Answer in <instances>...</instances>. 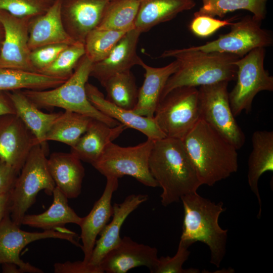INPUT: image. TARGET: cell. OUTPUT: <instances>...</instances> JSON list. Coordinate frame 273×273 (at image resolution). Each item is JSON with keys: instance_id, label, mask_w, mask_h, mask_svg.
I'll return each mask as SVG.
<instances>
[{"instance_id": "2e32d148", "label": "cell", "mask_w": 273, "mask_h": 273, "mask_svg": "<svg viewBox=\"0 0 273 273\" xmlns=\"http://www.w3.org/2000/svg\"><path fill=\"white\" fill-rule=\"evenodd\" d=\"M112 0H67L62 4L65 30L75 41L84 43L88 34L96 28Z\"/></svg>"}, {"instance_id": "484cf974", "label": "cell", "mask_w": 273, "mask_h": 273, "mask_svg": "<svg viewBox=\"0 0 273 273\" xmlns=\"http://www.w3.org/2000/svg\"><path fill=\"white\" fill-rule=\"evenodd\" d=\"M7 94L15 108V114L31 131L37 143L48 151L47 134L61 112H43L21 90Z\"/></svg>"}, {"instance_id": "f35d334b", "label": "cell", "mask_w": 273, "mask_h": 273, "mask_svg": "<svg viewBox=\"0 0 273 273\" xmlns=\"http://www.w3.org/2000/svg\"><path fill=\"white\" fill-rule=\"evenodd\" d=\"M68 46L69 45L50 44L31 51L30 60L36 71L39 72L50 65Z\"/></svg>"}, {"instance_id": "74e56055", "label": "cell", "mask_w": 273, "mask_h": 273, "mask_svg": "<svg viewBox=\"0 0 273 273\" xmlns=\"http://www.w3.org/2000/svg\"><path fill=\"white\" fill-rule=\"evenodd\" d=\"M234 21V18L226 20H220L207 16L194 17L189 28L195 35L205 38L212 35L220 28L230 26Z\"/></svg>"}, {"instance_id": "603a6c76", "label": "cell", "mask_w": 273, "mask_h": 273, "mask_svg": "<svg viewBox=\"0 0 273 273\" xmlns=\"http://www.w3.org/2000/svg\"><path fill=\"white\" fill-rule=\"evenodd\" d=\"M47 163L56 187L68 199L77 198L85 175L81 161L71 152H54L48 158Z\"/></svg>"}, {"instance_id": "cb8c5ba5", "label": "cell", "mask_w": 273, "mask_h": 273, "mask_svg": "<svg viewBox=\"0 0 273 273\" xmlns=\"http://www.w3.org/2000/svg\"><path fill=\"white\" fill-rule=\"evenodd\" d=\"M127 127L122 124L110 127L98 119L92 118L85 132L71 147L70 152L81 161L94 164L106 146Z\"/></svg>"}, {"instance_id": "d4e9b609", "label": "cell", "mask_w": 273, "mask_h": 273, "mask_svg": "<svg viewBox=\"0 0 273 273\" xmlns=\"http://www.w3.org/2000/svg\"><path fill=\"white\" fill-rule=\"evenodd\" d=\"M252 150L249 155L248 166V183L256 196L259 204L258 218L261 213V200L258 189L261 175L273 171V131L257 130L252 136Z\"/></svg>"}, {"instance_id": "7a4b0ae2", "label": "cell", "mask_w": 273, "mask_h": 273, "mask_svg": "<svg viewBox=\"0 0 273 273\" xmlns=\"http://www.w3.org/2000/svg\"><path fill=\"white\" fill-rule=\"evenodd\" d=\"M181 141L202 185L213 186L238 170L237 149L203 119Z\"/></svg>"}, {"instance_id": "277c9868", "label": "cell", "mask_w": 273, "mask_h": 273, "mask_svg": "<svg viewBox=\"0 0 273 273\" xmlns=\"http://www.w3.org/2000/svg\"><path fill=\"white\" fill-rule=\"evenodd\" d=\"M184 217L180 241L190 247L196 242L205 244L209 248L211 264L219 267L226 249L228 230L218 223L223 203H217L202 197L197 192L183 196Z\"/></svg>"}, {"instance_id": "f546056e", "label": "cell", "mask_w": 273, "mask_h": 273, "mask_svg": "<svg viewBox=\"0 0 273 273\" xmlns=\"http://www.w3.org/2000/svg\"><path fill=\"white\" fill-rule=\"evenodd\" d=\"M140 0H112L96 28L127 32L135 28Z\"/></svg>"}, {"instance_id": "ab89813d", "label": "cell", "mask_w": 273, "mask_h": 273, "mask_svg": "<svg viewBox=\"0 0 273 273\" xmlns=\"http://www.w3.org/2000/svg\"><path fill=\"white\" fill-rule=\"evenodd\" d=\"M55 273H103L100 266H95L82 261L57 262L54 264Z\"/></svg>"}, {"instance_id": "ba28073f", "label": "cell", "mask_w": 273, "mask_h": 273, "mask_svg": "<svg viewBox=\"0 0 273 273\" xmlns=\"http://www.w3.org/2000/svg\"><path fill=\"white\" fill-rule=\"evenodd\" d=\"M153 142L148 139L138 145L127 147L110 142L92 165L106 178L118 179L129 175L146 186L159 187L149 168Z\"/></svg>"}, {"instance_id": "9a60e30c", "label": "cell", "mask_w": 273, "mask_h": 273, "mask_svg": "<svg viewBox=\"0 0 273 273\" xmlns=\"http://www.w3.org/2000/svg\"><path fill=\"white\" fill-rule=\"evenodd\" d=\"M158 258L156 247L139 243L125 236L106 254L100 266L104 272L107 273H125L142 266L148 267L151 272Z\"/></svg>"}, {"instance_id": "ffe728a7", "label": "cell", "mask_w": 273, "mask_h": 273, "mask_svg": "<svg viewBox=\"0 0 273 273\" xmlns=\"http://www.w3.org/2000/svg\"><path fill=\"white\" fill-rule=\"evenodd\" d=\"M141 34L135 28L126 32L105 59L93 64L90 76L101 83L112 75L138 65L141 58L136 49Z\"/></svg>"}, {"instance_id": "52a82bcc", "label": "cell", "mask_w": 273, "mask_h": 273, "mask_svg": "<svg viewBox=\"0 0 273 273\" xmlns=\"http://www.w3.org/2000/svg\"><path fill=\"white\" fill-rule=\"evenodd\" d=\"M154 119L166 137L183 140L201 119L196 87L182 86L161 98Z\"/></svg>"}, {"instance_id": "6da1fadb", "label": "cell", "mask_w": 273, "mask_h": 273, "mask_svg": "<svg viewBox=\"0 0 273 273\" xmlns=\"http://www.w3.org/2000/svg\"><path fill=\"white\" fill-rule=\"evenodd\" d=\"M150 172L162 188V205L178 202L187 194L196 193L202 185L183 142L165 137L154 140L149 159Z\"/></svg>"}, {"instance_id": "d6a6232c", "label": "cell", "mask_w": 273, "mask_h": 273, "mask_svg": "<svg viewBox=\"0 0 273 273\" xmlns=\"http://www.w3.org/2000/svg\"><path fill=\"white\" fill-rule=\"evenodd\" d=\"M268 0H202V6L194 14V17L207 16L223 18L229 12L244 10L252 17L262 22L266 17Z\"/></svg>"}, {"instance_id": "60d3db41", "label": "cell", "mask_w": 273, "mask_h": 273, "mask_svg": "<svg viewBox=\"0 0 273 273\" xmlns=\"http://www.w3.org/2000/svg\"><path fill=\"white\" fill-rule=\"evenodd\" d=\"M18 174L13 167L0 159V193L11 191Z\"/></svg>"}, {"instance_id": "ee69618b", "label": "cell", "mask_w": 273, "mask_h": 273, "mask_svg": "<svg viewBox=\"0 0 273 273\" xmlns=\"http://www.w3.org/2000/svg\"><path fill=\"white\" fill-rule=\"evenodd\" d=\"M1 266L2 272L4 273H23L20 268L13 263H4Z\"/></svg>"}, {"instance_id": "4316f807", "label": "cell", "mask_w": 273, "mask_h": 273, "mask_svg": "<svg viewBox=\"0 0 273 273\" xmlns=\"http://www.w3.org/2000/svg\"><path fill=\"white\" fill-rule=\"evenodd\" d=\"M194 0H140L135 28L141 33L195 7Z\"/></svg>"}, {"instance_id": "44dd1931", "label": "cell", "mask_w": 273, "mask_h": 273, "mask_svg": "<svg viewBox=\"0 0 273 273\" xmlns=\"http://www.w3.org/2000/svg\"><path fill=\"white\" fill-rule=\"evenodd\" d=\"M149 199L147 194H131L120 203H114L112 219L107 224L96 240L88 263L95 266L100 264L104 256L120 241L121 226L128 215L141 204Z\"/></svg>"}, {"instance_id": "4dcf8cb0", "label": "cell", "mask_w": 273, "mask_h": 273, "mask_svg": "<svg viewBox=\"0 0 273 273\" xmlns=\"http://www.w3.org/2000/svg\"><path fill=\"white\" fill-rule=\"evenodd\" d=\"M92 118L70 111L61 112L46 135V141L64 143L72 147L86 131Z\"/></svg>"}, {"instance_id": "8fae6325", "label": "cell", "mask_w": 273, "mask_h": 273, "mask_svg": "<svg viewBox=\"0 0 273 273\" xmlns=\"http://www.w3.org/2000/svg\"><path fill=\"white\" fill-rule=\"evenodd\" d=\"M228 83L224 81L200 86V117L238 150L244 145L245 136L230 106Z\"/></svg>"}, {"instance_id": "83f0119b", "label": "cell", "mask_w": 273, "mask_h": 273, "mask_svg": "<svg viewBox=\"0 0 273 273\" xmlns=\"http://www.w3.org/2000/svg\"><path fill=\"white\" fill-rule=\"evenodd\" d=\"M52 195L53 201L49 208L41 213L25 214L21 225L45 230L64 227L67 223L79 225L82 217L79 216L68 203V198L56 187Z\"/></svg>"}, {"instance_id": "8d00e7d4", "label": "cell", "mask_w": 273, "mask_h": 273, "mask_svg": "<svg viewBox=\"0 0 273 273\" xmlns=\"http://www.w3.org/2000/svg\"><path fill=\"white\" fill-rule=\"evenodd\" d=\"M190 246L179 241L177 250L173 257L162 256L158 258L152 273H198L199 270L190 268L184 269L183 265L188 259Z\"/></svg>"}, {"instance_id": "7bdbcfd3", "label": "cell", "mask_w": 273, "mask_h": 273, "mask_svg": "<svg viewBox=\"0 0 273 273\" xmlns=\"http://www.w3.org/2000/svg\"><path fill=\"white\" fill-rule=\"evenodd\" d=\"M10 192L0 193V222L6 214L9 213L10 205Z\"/></svg>"}, {"instance_id": "4fadbf2b", "label": "cell", "mask_w": 273, "mask_h": 273, "mask_svg": "<svg viewBox=\"0 0 273 273\" xmlns=\"http://www.w3.org/2000/svg\"><path fill=\"white\" fill-rule=\"evenodd\" d=\"M30 20L0 11V24L4 31L0 67L36 72L31 62L28 45Z\"/></svg>"}, {"instance_id": "7402d4cb", "label": "cell", "mask_w": 273, "mask_h": 273, "mask_svg": "<svg viewBox=\"0 0 273 273\" xmlns=\"http://www.w3.org/2000/svg\"><path fill=\"white\" fill-rule=\"evenodd\" d=\"M138 65L145 72L143 83L138 89L137 103L132 111L141 116L154 117L164 86L169 77L177 70L178 63L175 60L165 66L154 67L141 59Z\"/></svg>"}, {"instance_id": "b9f144b4", "label": "cell", "mask_w": 273, "mask_h": 273, "mask_svg": "<svg viewBox=\"0 0 273 273\" xmlns=\"http://www.w3.org/2000/svg\"><path fill=\"white\" fill-rule=\"evenodd\" d=\"M5 114H15V110L7 93L4 95L0 92V116Z\"/></svg>"}, {"instance_id": "7c38bea8", "label": "cell", "mask_w": 273, "mask_h": 273, "mask_svg": "<svg viewBox=\"0 0 273 273\" xmlns=\"http://www.w3.org/2000/svg\"><path fill=\"white\" fill-rule=\"evenodd\" d=\"M261 24L252 16H245L232 23L229 32L204 44L189 48L205 52L231 54L242 58L254 49L265 48L272 44L271 32L262 28Z\"/></svg>"}, {"instance_id": "e0dca14e", "label": "cell", "mask_w": 273, "mask_h": 273, "mask_svg": "<svg viewBox=\"0 0 273 273\" xmlns=\"http://www.w3.org/2000/svg\"><path fill=\"white\" fill-rule=\"evenodd\" d=\"M106 178V185L102 196L95 203L89 213L82 217L79 225L81 229V248L84 254L83 260L87 263L91 257L97 236L113 214L111 200L113 193L117 190L118 179L112 177Z\"/></svg>"}, {"instance_id": "e575fe53", "label": "cell", "mask_w": 273, "mask_h": 273, "mask_svg": "<svg viewBox=\"0 0 273 273\" xmlns=\"http://www.w3.org/2000/svg\"><path fill=\"white\" fill-rule=\"evenodd\" d=\"M84 55V43L76 41L68 46L53 63L39 72L52 76L69 78Z\"/></svg>"}, {"instance_id": "d6986e66", "label": "cell", "mask_w": 273, "mask_h": 273, "mask_svg": "<svg viewBox=\"0 0 273 273\" xmlns=\"http://www.w3.org/2000/svg\"><path fill=\"white\" fill-rule=\"evenodd\" d=\"M87 98L91 104L103 114L120 123L139 130L148 139L157 140L166 136L157 125L154 117L139 115L132 110L119 107L108 101L95 85L87 82L85 85Z\"/></svg>"}, {"instance_id": "1f68e13d", "label": "cell", "mask_w": 273, "mask_h": 273, "mask_svg": "<svg viewBox=\"0 0 273 273\" xmlns=\"http://www.w3.org/2000/svg\"><path fill=\"white\" fill-rule=\"evenodd\" d=\"M101 84L106 89L108 101L125 109H134L139 89L130 70L112 75Z\"/></svg>"}, {"instance_id": "5bb4252c", "label": "cell", "mask_w": 273, "mask_h": 273, "mask_svg": "<svg viewBox=\"0 0 273 273\" xmlns=\"http://www.w3.org/2000/svg\"><path fill=\"white\" fill-rule=\"evenodd\" d=\"M36 144L33 133L16 114L0 116V159L19 173Z\"/></svg>"}, {"instance_id": "836d02e7", "label": "cell", "mask_w": 273, "mask_h": 273, "mask_svg": "<svg viewBox=\"0 0 273 273\" xmlns=\"http://www.w3.org/2000/svg\"><path fill=\"white\" fill-rule=\"evenodd\" d=\"M126 32L95 28L85 39V55L93 63L103 60Z\"/></svg>"}, {"instance_id": "9c48e42d", "label": "cell", "mask_w": 273, "mask_h": 273, "mask_svg": "<svg viewBox=\"0 0 273 273\" xmlns=\"http://www.w3.org/2000/svg\"><path fill=\"white\" fill-rule=\"evenodd\" d=\"M265 48L253 49L234 62L237 66L236 83L229 93L235 117L244 110L249 112L256 95L261 91H273V77L264 69Z\"/></svg>"}, {"instance_id": "5b68a950", "label": "cell", "mask_w": 273, "mask_h": 273, "mask_svg": "<svg viewBox=\"0 0 273 273\" xmlns=\"http://www.w3.org/2000/svg\"><path fill=\"white\" fill-rule=\"evenodd\" d=\"M93 63L84 55L72 74L57 87L45 90H28L23 93L38 108L59 107L100 120L110 127L120 124L101 113L88 100L85 85Z\"/></svg>"}, {"instance_id": "ac0fdd59", "label": "cell", "mask_w": 273, "mask_h": 273, "mask_svg": "<svg viewBox=\"0 0 273 273\" xmlns=\"http://www.w3.org/2000/svg\"><path fill=\"white\" fill-rule=\"evenodd\" d=\"M62 3L63 0H54L45 13L30 20L28 45L31 51L44 46L70 45L76 41L64 26Z\"/></svg>"}, {"instance_id": "3957f363", "label": "cell", "mask_w": 273, "mask_h": 273, "mask_svg": "<svg viewBox=\"0 0 273 273\" xmlns=\"http://www.w3.org/2000/svg\"><path fill=\"white\" fill-rule=\"evenodd\" d=\"M159 57L174 58L178 63L177 70L168 78L160 99L176 87L201 86L234 80L237 68L234 62L240 58L231 54L205 52L189 48L166 50Z\"/></svg>"}, {"instance_id": "f1b7e54d", "label": "cell", "mask_w": 273, "mask_h": 273, "mask_svg": "<svg viewBox=\"0 0 273 273\" xmlns=\"http://www.w3.org/2000/svg\"><path fill=\"white\" fill-rule=\"evenodd\" d=\"M68 78L38 72L0 67V92L48 89L58 86Z\"/></svg>"}, {"instance_id": "d590c367", "label": "cell", "mask_w": 273, "mask_h": 273, "mask_svg": "<svg viewBox=\"0 0 273 273\" xmlns=\"http://www.w3.org/2000/svg\"><path fill=\"white\" fill-rule=\"evenodd\" d=\"M54 0H0V11L31 20L45 13Z\"/></svg>"}, {"instance_id": "8992f818", "label": "cell", "mask_w": 273, "mask_h": 273, "mask_svg": "<svg viewBox=\"0 0 273 273\" xmlns=\"http://www.w3.org/2000/svg\"><path fill=\"white\" fill-rule=\"evenodd\" d=\"M47 152L39 144L32 147L10 191V215L19 226L38 192L44 190L52 195L56 187L48 166Z\"/></svg>"}, {"instance_id": "30bf717a", "label": "cell", "mask_w": 273, "mask_h": 273, "mask_svg": "<svg viewBox=\"0 0 273 273\" xmlns=\"http://www.w3.org/2000/svg\"><path fill=\"white\" fill-rule=\"evenodd\" d=\"M11 219L8 213L0 222V266L13 263L17 265L23 272L42 273L43 271L20 257L21 251L29 244L42 239H59L70 242L81 247L77 241L78 234L64 227L40 232H30L20 228Z\"/></svg>"}]
</instances>
